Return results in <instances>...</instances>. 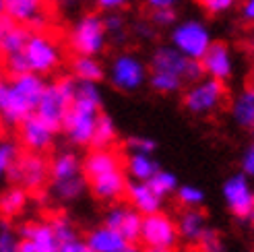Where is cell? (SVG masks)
<instances>
[{"instance_id":"cell-5","label":"cell","mask_w":254,"mask_h":252,"mask_svg":"<svg viewBox=\"0 0 254 252\" xmlns=\"http://www.w3.org/2000/svg\"><path fill=\"white\" fill-rule=\"evenodd\" d=\"M170 46L188 60L200 62L207 50L213 46V33L207 27V23L198 19H184L178 21L170 29Z\"/></svg>"},{"instance_id":"cell-40","label":"cell","mask_w":254,"mask_h":252,"mask_svg":"<svg viewBox=\"0 0 254 252\" xmlns=\"http://www.w3.org/2000/svg\"><path fill=\"white\" fill-rule=\"evenodd\" d=\"M149 23L155 29H172L178 23V12L176 8H159V10H151Z\"/></svg>"},{"instance_id":"cell-42","label":"cell","mask_w":254,"mask_h":252,"mask_svg":"<svg viewBox=\"0 0 254 252\" xmlns=\"http://www.w3.org/2000/svg\"><path fill=\"white\" fill-rule=\"evenodd\" d=\"M196 2L207 15L217 17V15H223V12H230L238 4V0H196Z\"/></svg>"},{"instance_id":"cell-4","label":"cell","mask_w":254,"mask_h":252,"mask_svg":"<svg viewBox=\"0 0 254 252\" xmlns=\"http://www.w3.org/2000/svg\"><path fill=\"white\" fill-rule=\"evenodd\" d=\"M108 83L122 93H134L149 81V64L132 52H120L106 68Z\"/></svg>"},{"instance_id":"cell-57","label":"cell","mask_w":254,"mask_h":252,"mask_svg":"<svg viewBox=\"0 0 254 252\" xmlns=\"http://www.w3.org/2000/svg\"><path fill=\"white\" fill-rule=\"evenodd\" d=\"M250 134H252V143H254V126H252V128H250Z\"/></svg>"},{"instance_id":"cell-49","label":"cell","mask_w":254,"mask_h":252,"mask_svg":"<svg viewBox=\"0 0 254 252\" xmlns=\"http://www.w3.org/2000/svg\"><path fill=\"white\" fill-rule=\"evenodd\" d=\"M19 252H52V250L42 248V246H37V244H33V242H27V240H21Z\"/></svg>"},{"instance_id":"cell-18","label":"cell","mask_w":254,"mask_h":252,"mask_svg":"<svg viewBox=\"0 0 254 252\" xmlns=\"http://www.w3.org/2000/svg\"><path fill=\"white\" fill-rule=\"evenodd\" d=\"M126 203L136 209L143 217L155 215L163 207V198L149 186V182H128L126 186Z\"/></svg>"},{"instance_id":"cell-24","label":"cell","mask_w":254,"mask_h":252,"mask_svg":"<svg viewBox=\"0 0 254 252\" xmlns=\"http://www.w3.org/2000/svg\"><path fill=\"white\" fill-rule=\"evenodd\" d=\"M85 242L93 252H120L122 248L128 246V242H126L118 232L110 230L104 223L93 230H89V234L85 236Z\"/></svg>"},{"instance_id":"cell-1","label":"cell","mask_w":254,"mask_h":252,"mask_svg":"<svg viewBox=\"0 0 254 252\" xmlns=\"http://www.w3.org/2000/svg\"><path fill=\"white\" fill-rule=\"evenodd\" d=\"M104 108V91L97 83H77L72 106L60 132L74 147H91L95 126Z\"/></svg>"},{"instance_id":"cell-50","label":"cell","mask_w":254,"mask_h":252,"mask_svg":"<svg viewBox=\"0 0 254 252\" xmlns=\"http://www.w3.org/2000/svg\"><path fill=\"white\" fill-rule=\"evenodd\" d=\"M12 25H17V23H12L6 15H4V17H0V40H2V37L12 29Z\"/></svg>"},{"instance_id":"cell-3","label":"cell","mask_w":254,"mask_h":252,"mask_svg":"<svg viewBox=\"0 0 254 252\" xmlns=\"http://www.w3.org/2000/svg\"><path fill=\"white\" fill-rule=\"evenodd\" d=\"M68 46L74 56H99L106 52L108 33L99 12H85L72 23L68 31Z\"/></svg>"},{"instance_id":"cell-16","label":"cell","mask_w":254,"mask_h":252,"mask_svg":"<svg viewBox=\"0 0 254 252\" xmlns=\"http://www.w3.org/2000/svg\"><path fill=\"white\" fill-rule=\"evenodd\" d=\"M87 184H89V190H91V194L99 200V203L114 205V203H120V198L126 196L128 176H126V172L122 168V170L110 172V174L99 176V178L89 180Z\"/></svg>"},{"instance_id":"cell-26","label":"cell","mask_w":254,"mask_h":252,"mask_svg":"<svg viewBox=\"0 0 254 252\" xmlns=\"http://www.w3.org/2000/svg\"><path fill=\"white\" fill-rule=\"evenodd\" d=\"M230 116L240 128H252L254 126V89L244 87L240 93L234 95L230 104Z\"/></svg>"},{"instance_id":"cell-35","label":"cell","mask_w":254,"mask_h":252,"mask_svg":"<svg viewBox=\"0 0 254 252\" xmlns=\"http://www.w3.org/2000/svg\"><path fill=\"white\" fill-rule=\"evenodd\" d=\"M176 200L184 209H200L205 203V190L194 184H180L176 190Z\"/></svg>"},{"instance_id":"cell-55","label":"cell","mask_w":254,"mask_h":252,"mask_svg":"<svg viewBox=\"0 0 254 252\" xmlns=\"http://www.w3.org/2000/svg\"><path fill=\"white\" fill-rule=\"evenodd\" d=\"M0 17H4V0H0Z\"/></svg>"},{"instance_id":"cell-29","label":"cell","mask_w":254,"mask_h":252,"mask_svg":"<svg viewBox=\"0 0 254 252\" xmlns=\"http://www.w3.org/2000/svg\"><path fill=\"white\" fill-rule=\"evenodd\" d=\"M29 35L31 31L23 25H12V29L0 40V58L6 60V58H12L17 54H23L25 46L29 42Z\"/></svg>"},{"instance_id":"cell-54","label":"cell","mask_w":254,"mask_h":252,"mask_svg":"<svg viewBox=\"0 0 254 252\" xmlns=\"http://www.w3.org/2000/svg\"><path fill=\"white\" fill-rule=\"evenodd\" d=\"M48 2H54V4H66L68 0H48Z\"/></svg>"},{"instance_id":"cell-39","label":"cell","mask_w":254,"mask_h":252,"mask_svg":"<svg viewBox=\"0 0 254 252\" xmlns=\"http://www.w3.org/2000/svg\"><path fill=\"white\" fill-rule=\"evenodd\" d=\"M21 238L8 221H0V252H19Z\"/></svg>"},{"instance_id":"cell-11","label":"cell","mask_w":254,"mask_h":252,"mask_svg":"<svg viewBox=\"0 0 254 252\" xmlns=\"http://www.w3.org/2000/svg\"><path fill=\"white\" fill-rule=\"evenodd\" d=\"M6 180L12 182V186H21L23 190H40L50 180V163L44 155L25 153L19 157Z\"/></svg>"},{"instance_id":"cell-31","label":"cell","mask_w":254,"mask_h":252,"mask_svg":"<svg viewBox=\"0 0 254 252\" xmlns=\"http://www.w3.org/2000/svg\"><path fill=\"white\" fill-rule=\"evenodd\" d=\"M118 138V128H116V122L110 114L101 112V116L97 120V126H95V134H93V141H91V147L93 149H110Z\"/></svg>"},{"instance_id":"cell-38","label":"cell","mask_w":254,"mask_h":252,"mask_svg":"<svg viewBox=\"0 0 254 252\" xmlns=\"http://www.w3.org/2000/svg\"><path fill=\"white\" fill-rule=\"evenodd\" d=\"M124 147L128 149V155L130 153H143V155H153L157 151V143L155 138L145 136V134H132L124 141Z\"/></svg>"},{"instance_id":"cell-43","label":"cell","mask_w":254,"mask_h":252,"mask_svg":"<svg viewBox=\"0 0 254 252\" xmlns=\"http://www.w3.org/2000/svg\"><path fill=\"white\" fill-rule=\"evenodd\" d=\"M240 172H242L248 180H254V143L244 149L242 157H240Z\"/></svg>"},{"instance_id":"cell-25","label":"cell","mask_w":254,"mask_h":252,"mask_svg":"<svg viewBox=\"0 0 254 252\" xmlns=\"http://www.w3.org/2000/svg\"><path fill=\"white\" fill-rule=\"evenodd\" d=\"M17 234H19L21 240L33 242V244L48 248L52 252H58V248H60L52 228H50V221H27L17 230Z\"/></svg>"},{"instance_id":"cell-33","label":"cell","mask_w":254,"mask_h":252,"mask_svg":"<svg viewBox=\"0 0 254 252\" xmlns=\"http://www.w3.org/2000/svg\"><path fill=\"white\" fill-rule=\"evenodd\" d=\"M19 157H21V151L15 141H8V138L0 141V182L8 178V174L15 168Z\"/></svg>"},{"instance_id":"cell-36","label":"cell","mask_w":254,"mask_h":252,"mask_svg":"<svg viewBox=\"0 0 254 252\" xmlns=\"http://www.w3.org/2000/svg\"><path fill=\"white\" fill-rule=\"evenodd\" d=\"M101 19H104L108 40L124 44V40H126V19H124L122 12H108V15H101Z\"/></svg>"},{"instance_id":"cell-34","label":"cell","mask_w":254,"mask_h":252,"mask_svg":"<svg viewBox=\"0 0 254 252\" xmlns=\"http://www.w3.org/2000/svg\"><path fill=\"white\" fill-rule=\"evenodd\" d=\"M149 186L153 188V190L161 196V198H166V196H172L176 194L178 190V186H180V182H178V176L170 170H159L153 178L149 180Z\"/></svg>"},{"instance_id":"cell-32","label":"cell","mask_w":254,"mask_h":252,"mask_svg":"<svg viewBox=\"0 0 254 252\" xmlns=\"http://www.w3.org/2000/svg\"><path fill=\"white\" fill-rule=\"evenodd\" d=\"M149 87L159 95H174V93H180L184 89V81L176 74H168V72H155V70H149Z\"/></svg>"},{"instance_id":"cell-20","label":"cell","mask_w":254,"mask_h":252,"mask_svg":"<svg viewBox=\"0 0 254 252\" xmlns=\"http://www.w3.org/2000/svg\"><path fill=\"white\" fill-rule=\"evenodd\" d=\"M176 228L180 240L188 244H198V240L209 230L207 213L202 209H184L176 219Z\"/></svg>"},{"instance_id":"cell-37","label":"cell","mask_w":254,"mask_h":252,"mask_svg":"<svg viewBox=\"0 0 254 252\" xmlns=\"http://www.w3.org/2000/svg\"><path fill=\"white\" fill-rule=\"evenodd\" d=\"M50 228H52L58 244H66V242L77 240V238H79L77 228H74V223H72L70 217H66V215H56V217H52V219H50Z\"/></svg>"},{"instance_id":"cell-8","label":"cell","mask_w":254,"mask_h":252,"mask_svg":"<svg viewBox=\"0 0 254 252\" xmlns=\"http://www.w3.org/2000/svg\"><path fill=\"white\" fill-rule=\"evenodd\" d=\"M149 70L176 74V77H180L188 85L196 83V81H200L202 77H205L200 62L188 60L186 56H182L170 44L168 46H157L153 50V54H151V58H149Z\"/></svg>"},{"instance_id":"cell-27","label":"cell","mask_w":254,"mask_h":252,"mask_svg":"<svg viewBox=\"0 0 254 252\" xmlns=\"http://www.w3.org/2000/svg\"><path fill=\"white\" fill-rule=\"evenodd\" d=\"M159 170L161 166L153 155L130 153L124 161V172L132 182H149Z\"/></svg>"},{"instance_id":"cell-19","label":"cell","mask_w":254,"mask_h":252,"mask_svg":"<svg viewBox=\"0 0 254 252\" xmlns=\"http://www.w3.org/2000/svg\"><path fill=\"white\" fill-rule=\"evenodd\" d=\"M122 168H124L122 157L114 149H91L87 153V157L83 159V174L87 182L93 178H99L104 174L122 170Z\"/></svg>"},{"instance_id":"cell-28","label":"cell","mask_w":254,"mask_h":252,"mask_svg":"<svg viewBox=\"0 0 254 252\" xmlns=\"http://www.w3.org/2000/svg\"><path fill=\"white\" fill-rule=\"evenodd\" d=\"M27 205V190L21 186H8L4 192H0V217L4 221L15 219Z\"/></svg>"},{"instance_id":"cell-58","label":"cell","mask_w":254,"mask_h":252,"mask_svg":"<svg viewBox=\"0 0 254 252\" xmlns=\"http://www.w3.org/2000/svg\"><path fill=\"white\" fill-rule=\"evenodd\" d=\"M250 252H254V250H250Z\"/></svg>"},{"instance_id":"cell-10","label":"cell","mask_w":254,"mask_h":252,"mask_svg":"<svg viewBox=\"0 0 254 252\" xmlns=\"http://www.w3.org/2000/svg\"><path fill=\"white\" fill-rule=\"evenodd\" d=\"M4 15L33 33H46L52 19L48 0H4Z\"/></svg>"},{"instance_id":"cell-53","label":"cell","mask_w":254,"mask_h":252,"mask_svg":"<svg viewBox=\"0 0 254 252\" xmlns=\"http://www.w3.org/2000/svg\"><path fill=\"white\" fill-rule=\"evenodd\" d=\"M248 50L254 54V31H252V35H250V40H248Z\"/></svg>"},{"instance_id":"cell-46","label":"cell","mask_w":254,"mask_h":252,"mask_svg":"<svg viewBox=\"0 0 254 252\" xmlns=\"http://www.w3.org/2000/svg\"><path fill=\"white\" fill-rule=\"evenodd\" d=\"M58 252H93V250L87 246L85 238H77V240H70L66 244H60Z\"/></svg>"},{"instance_id":"cell-23","label":"cell","mask_w":254,"mask_h":252,"mask_svg":"<svg viewBox=\"0 0 254 252\" xmlns=\"http://www.w3.org/2000/svg\"><path fill=\"white\" fill-rule=\"evenodd\" d=\"M70 77L77 83H101L106 79V66L95 56H72Z\"/></svg>"},{"instance_id":"cell-13","label":"cell","mask_w":254,"mask_h":252,"mask_svg":"<svg viewBox=\"0 0 254 252\" xmlns=\"http://www.w3.org/2000/svg\"><path fill=\"white\" fill-rule=\"evenodd\" d=\"M104 225H108L114 232H118L128 244H134L141 238L143 215L136 209H132L128 203H114L106 211Z\"/></svg>"},{"instance_id":"cell-2","label":"cell","mask_w":254,"mask_h":252,"mask_svg":"<svg viewBox=\"0 0 254 252\" xmlns=\"http://www.w3.org/2000/svg\"><path fill=\"white\" fill-rule=\"evenodd\" d=\"M74 91H77V81H74L70 74H62V77L48 81L46 91H44L33 114L60 132L62 122H64L68 110L72 106Z\"/></svg>"},{"instance_id":"cell-45","label":"cell","mask_w":254,"mask_h":252,"mask_svg":"<svg viewBox=\"0 0 254 252\" xmlns=\"http://www.w3.org/2000/svg\"><path fill=\"white\" fill-rule=\"evenodd\" d=\"M132 33L136 37H141V40H153L155 37V27L149 23V19L147 21H136V23H132Z\"/></svg>"},{"instance_id":"cell-6","label":"cell","mask_w":254,"mask_h":252,"mask_svg":"<svg viewBox=\"0 0 254 252\" xmlns=\"http://www.w3.org/2000/svg\"><path fill=\"white\" fill-rule=\"evenodd\" d=\"M227 99V89L225 83H219L215 79L202 77L196 83H190L184 93H182V106L186 112L192 116H211L215 112H219L221 106Z\"/></svg>"},{"instance_id":"cell-15","label":"cell","mask_w":254,"mask_h":252,"mask_svg":"<svg viewBox=\"0 0 254 252\" xmlns=\"http://www.w3.org/2000/svg\"><path fill=\"white\" fill-rule=\"evenodd\" d=\"M200 66H202L205 77H209V79H215L219 83L230 81L234 74V68H236L232 48L223 42H213V46L207 50V54L202 56Z\"/></svg>"},{"instance_id":"cell-47","label":"cell","mask_w":254,"mask_h":252,"mask_svg":"<svg viewBox=\"0 0 254 252\" xmlns=\"http://www.w3.org/2000/svg\"><path fill=\"white\" fill-rule=\"evenodd\" d=\"M240 15L250 25H254V0H242L240 4Z\"/></svg>"},{"instance_id":"cell-52","label":"cell","mask_w":254,"mask_h":252,"mask_svg":"<svg viewBox=\"0 0 254 252\" xmlns=\"http://www.w3.org/2000/svg\"><path fill=\"white\" fill-rule=\"evenodd\" d=\"M145 252H174V250H170V248H147Z\"/></svg>"},{"instance_id":"cell-17","label":"cell","mask_w":254,"mask_h":252,"mask_svg":"<svg viewBox=\"0 0 254 252\" xmlns=\"http://www.w3.org/2000/svg\"><path fill=\"white\" fill-rule=\"evenodd\" d=\"M33 112L12 89L10 79L0 77V122L6 126H19L25 118H29Z\"/></svg>"},{"instance_id":"cell-9","label":"cell","mask_w":254,"mask_h":252,"mask_svg":"<svg viewBox=\"0 0 254 252\" xmlns=\"http://www.w3.org/2000/svg\"><path fill=\"white\" fill-rule=\"evenodd\" d=\"M221 196L227 211L238 221L246 219L250 213H254V186L252 180H248L242 172H236L223 180Z\"/></svg>"},{"instance_id":"cell-56","label":"cell","mask_w":254,"mask_h":252,"mask_svg":"<svg viewBox=\"0 0 254 252\" xmlns=\"http://www.w3.org/2000/svg\"><path fill=\"white\" fill-rule=\"evenodd\" d=\"M250 87L254 89V68H252V74H250Z\"/></svg>"},{"instance_id":"cell-44","label":"cell","mask_w":254,"mask_h":252,"mask_svg":"<svg viewBox=\"0 0 254 252\" xmlns=\"http://www.w3.org/2000/svg\"><path fill=\"white\" fill-rule=\"evenodd\" d=\"M128 4L130 0H95L97 10H101L104 15H108V12H122Z\"/></svg>"},{"instance_id":"cell-14","label":"cell","mask_w":254,"mask_h":252,"mask_svg":"<svg viewBox=\"0 0 254 252\" xmlns=\"http://www.w3.org/2000/svg\"><path fill=\"white\" fill-rule=\"evenodd\" d=\"M56 132L58 130H54L52 126H48L35 114H31L29 118H25L19 124V141L25 149H27V153L44 155L46 151H50L54 147Z\"/></svg>"},{"instance_id":"cell-30","label":"cell","mask_w":254,"mask_h":252,"mask_svg":"<svg viewBox=\"0 0 254 252\" xmlns=\"http://www.w3.org/2000/svg\"><path fill=\"white\" fill-rule=\"evenodd\" d=\"M87 186H89L87 178L81 176V178L66 180V182H50V192L60 203H72V200L81 198V194L87 190Z\"/></svg>"},{"instance_id":"cell-7","label":"cell","mask_w":254,"mask_h":252,"mask_svg":"<svg viewBox=\"0 0 254 252\" xmlns=\"http://www.w3.org/2000/svg\"><path fill=\"white\" fill-rule=\"evenodd\" d=\"M23 56L27 60V68L33 74L48 77L54 74L62 62V50L54 37L48 33H33L29 35V42L23 50Z\"/></svg>"},{"instance_id":"cell-51","label":"cell","mask_w":254,"mask_h":252,"mask_svg":"<svg viewBox=\"0 0 254 252\" xmlns=\"http://www.w3.org/2000/svg\"><path fill=\"white\" fill-rule=\"evenodd\" d=\"M120 252H145V250H141V248H138L136 244H128L126 248H122Z\"/></svg>"},{"instance_id":"cell-21","label":"cell","mask_w":254,"mask_h":252,"mask_svg":"<svg viewBox=\"0 0 254 252\" xmlns=\"http://www.w3.org/2000/svg\"><path fill=\"white\" fill-rule=\"evenodd\" d=\"M83 174V159L74 151H58L50 161V182H66L81 178Z\"/></svg>"},{"instance_id":"cell-48","label":"cell","mask_w":254,"mask_h":252,"mask_svg":"<svg viewBox=\"0 0 254 252\" xmlns=\"http://www.w3.org/2000/svg\"><path fill=\"white\" fill-rule=\"evenodd\" d=\"M182 0H145V4L151 10H159V8H176Z\"/></svg>"},{"instance_id":"cell-22","label":"cell","mask_w":254,"mask_h":252,"mask_svg":"<svg viewBox=\"0 0 254 252\" xmlns=\"http://www.w3.org/2000/svg\"><path fill=\"white\" fill-rule=\"evenodd\" d=\"M10 85H12V89L17 91V95L29 106V110L35 112L37 104H40V99L46 91L48 81L44 77H40V74L25 72V74H17V77H10Z\"/></svg>"},{"instance_id":"cell-41","label":"cell","mask_w":254,"mask_h":252,"mask_svg":"<svg viewBox=\"0 0 254 252\" xmlns=\"http://www.w3.org/2000/svg\"><path fill=\"white\" fill-rule=\"evenodd\" d=\"M198 250L200 252H225V242H223V238L217 230H213L209 228L205 232V236L198 240Z\"/></svg>"},{"instance_id":"cell-12","label":"cell","mask_w":254,"mask_h":252,"mask_svg":"<svg viewBox=\"0 0 254 252\" xmlns=\"http://www.w3.org/2000/svg\"><path fill=\"white\" fill-rule=\"evenodd\" d=\"M178 240H180V236H178L176 221L168 215V213L159 211L155 215L143 217L138 242H143L147 248H170V250H174Z\"/></svg>"}]
</instances>
